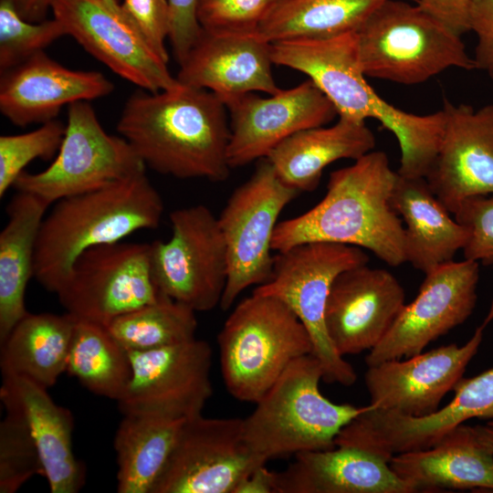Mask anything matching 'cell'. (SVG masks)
Wrapping results in <instances>:
<instances>
[{"mask_svg":"<svg viewBox=\"0 0 493 493\" xmlns=\"http://www.w3.org/2000/svg\"><path fill=\"white\" fill-rule=\"evenodd\" d=\"M185 419L126 414L114 436L119 493H152Z\"/></svg>","mask_w":493,"mask_h":493,"instance_id":"obj_31","label":"cell"},{"mask_svg":"<svg viewBox=\"0 0 493 493\" xmlns=\"http://www.w3.org/2000/svg\"><path fill=\"white\" fill-rule=\"evenodd\" d=\"M231 114L227 159L231 168L266 158L280 142L330 122L338 111L310 80L268 97L246 94L226 106Z\"/></svg>","mask_w":493,"mask_h":493,"instance_id":"obj_19","label":"cell"},{"mask_svg":"<svg viewBox=\"0 0 493 493\" xmlns=\"http://www.w3.org/2000/svg\"><path fill=\"white\" fill-rule=\"evenodd\" d=\"M445 129L425 179L453 215L468 197L493 194V104L475 110L445 100Z\"/></svg>","mask_w":493,"mask_h":493,"instance_id":"obj_21","label":"cell"},{"mask_svg":"<svg viewBox=\"0 0 493 493\" xmlns=\"http://www.w3.org/2000/svg\"><path fill=\"white\" fill-rule=\"evenodd\" d=\"M225 385L236 399L256 404L297 359L311 354L309 334L280 299L252 292L217 335Z\"/></svg>","mask_w":493,"mask_h":493,"instance_id":"obj_6","label":"cell"},{"mask_svg":"<svg viewBox=\"0 0 493 493\" xmlns=\"http://www.w3.org/2000/svg\"><path fill=\"white\" fill-rule=\"evenodd\" d=\"M270 43L257 33L211 34L202 31L175 77L184 86L204 89L226 106L257 91L280 90L272 71Z\"/></svg>","mask_w":493,"mask_h":493,"instance_id":"obj_22","label":"cell"},{"mask_svg":"<svg viewBox=\"0 0 493 493\" xmlns=\"http://www.w3.org/2000/svg\"><path fill=\"white\" fill-rule=\"evenodd\" d=\"M277 472V493H413L389 462L353 446L300 452Z\"/></svg>","mask_w":493,"mask_h":493,"instance_id":"obj_25","label":"cell"},{"mask_svg":"<svg viewBox=\"0 0 493 493\" xmlns=\"http://www.w3.org/2000/svg\"><path fill=\"white\" fill-rule=\"evenodd\" d=\"M113 89L102 73L68 68L41 51L1 72L0 110L16 126L43 124L65 105L100 99Z\"/></svg>","mask_w":493,"mask_h":493,"instance_id":"obj_23","label":"cell"},{"mask_svg":"<svg viewBox=\"0 0 493 493\" xmlns=\"http://www.w3.org/2000/svg\"><path fill=\"white\" fill-rule=\"evenodd\" d=\"M488 424L493 425V420L488 421Z\"/></svg>","mask_w":493,"mask_h":493,"instance_id":"obj_47","label":"cell"},{"mask_svg":"<svg viewBox=\"0 0 493 493\" xmlns=\"http://www.w3.org/2000/svg\"><path fill=\"white\" fill-rule=\"evenodd\" d=\"M51 11L67 35L110 70L143 90L159 92L182 85L117 0H54Z\"/></svg>","mask_w":493,"mask_h":493,"instance_id":"obj_15","label":"cell"},{"mask_svg":"<svg viewBox=\"0 0 493 493\" xmlns=\"http://www.w3.org/2000/svg\"><path fill=\"white\" fill-rule=\"evenodd\" d=\"M170 12L169 41L179 64L202 34L198 21L199 0H167Z\"/></svg>","mask_w":493,"mask_h":493,"instance_id":"obj_41","label":"cell"},{"mask_svg":"<svg viewBox=\"0 0 493 493\" xmlns=\"http://www.w3.org/2000/svg\"><path fill=\"white\" fill-rule=\"evenodd\" d=\"M375 138L365 121L339 116L331 126L300 131L280 142L266 159L278 178L299 193L320 184L323 170L338 160H357L373 150Z\"/></svg>","mask_w":493,"mask_h":493,"instance_id":"obj_28","label":"cell"},{"mask_svg":"<svg viewBox=\"0 0 493 493\" xmlns=\"http://www.w3.org/2000/svg\"><path fill=\"white\" fill-rule=\"evenodd\" d=\"M49 205L25 192H17L7 205V222L0 233V342L28 313L26 290L34 274L37 241Z\"/></svg>","mask_w":493,"mask_h":493,"instance_id":"obj_29","label":"cell"},{"mask_svg":"<svg viewBox=\"0 0 493 493\" xmlns=\"http://www.w3.org/2000/svg\"><path fill=\"white\" fill-rule=\"evenodd\" d=\"M355 33L366 77L417 85L450 68L475 69L461 36L412 1H385Z\"/></svg>","mask_w":493,"mask_h":493,"instance_id":"obj_7","label":"cell"},{"mask_svg":"<svg viewBox=\"0 0 493 493\" xmlns=\"http://www.w3.org/2000/svg\"><path fill=\"white\" fill-rule=\"evenodd\" d=\"M299 194L278 178L266 158L231 194L217 217L228 260L227 281L220 302L222 309H228L247 288L269 279L277 220Z\"/></svg>","mask_w":493,"mask_h":493,"instance_id":"obj_11","label":"cell"},{"mask_svg":"<svg viewBox=\"0 0 493 493\" xmlns=\"http://www.w3.org/2000/svg\"><path fill=\"white\" fill-rule=\"evenodd\" d=\"M391 205L404 223L405 261L424 273L454 260L467 233L450 216L425 177L397 173Z\"/></svg>","mask_w":493,"mask_h":493,"instance_id":"obj_27","label":"cell"},{"mask_svg":"<svg viewBox=\"0 0 493 493\" xmlns=\"http://www.w3.org/2000/svg\"><path fill=\"white\" fill-rule=\"evenodd\" d=\"M362 248L329 242H309L278 252L267 281L254 293L283 301L307 329L323 381L352 385L357 374L335 350L325 326V309L331 284L342 271L367 264Z\"/></svg>","mask_w":493,"mask_h":493,"instance_id":"obj_8","label":"cell"},{"mask_svg":"<svg viewBox=\"0 0 493 493\" xmlns=\"http://www.w3.org/2000/svg\"><path fill=\"white\" fill-rule=\"evenodd\" d=\"M404 290L388 270L365 265L341 272L325 309L329 338L342 357L372 350L405 305Z\"/></svg>","mask_w":493,"mask_h":493,"instance_id":"obj_20","label":"cell"},{"mask_svg":"<svg viewBox=\"0 0 493 493\" xmlns=\"http://www.w3.org/2000/svg\"><path fill=\"white\" fill-rule=\"evenodd\" d=\"M163 212L145 172L56 202L39 230L33 278L57 293L83 252L158 227Z\"/></svg>","mask_w":493,"mask_h":493,"instance_id":"obj_4","label":"cell"},{"mask_svg":"<svg viewBox=\"0 0 493 493\" xmlns=\"http://www.w3.org/2000/svg\"><path fill=\"white\" fill-rule=\"evenodd\" d=\"M66 132V125L52 120L29 132L0 137V197L13 186L24 168L35 159H51Z\"/></svg>","mask_w":493,"mask_h":493,"instance_id":"obj_37","label":"cell"},{"mask_svg":"<svg viewBox=\"0 0 493 493\" xmlns=\"http://www.w3.org/2000/svg\"><path fill=\"white\" fill-rule=\"evenodd\" d=\"M453 215L467 233L464 258L493 267V194L467 198Z\"/></svg>","mask_w":493,"mask_h":493,"instance_id":"obj_39","label":"cell"},{"mask_svg":"<svg viewBox=\"0 0 493 493\" xmlns=\"http://www.w3.org/2000/svg\"><path fill=\"white\" fill-rule=\"evenodd\" d=\"M387 0H279L257 34L274 43L355 32ZM416 2V0H408Z\"/></svg>","mask_w":493,"mask_h":493,"instance_id":"obj_32","label":"cell"},{"mask_svg":"<svg viewBox=\"0 0 493 493\" xmlns=\"http://www.w3.org/2000/svg\"><path fill=\"white\" fill-rule=\"evenodd\" d=\"M123 11L140 30L157 56L168 63L165 41L170 32L167 0H122Z\"/></svg>","mask_w":493,"mask_h":493,"instance_id":"obj_40","label":"cell"},{"mask_svg":"<svg viewBox=\"0 0 493 493\" xmlns=\"http://www.w3.org/2000/svg\"><path fill=\"white\" fill-rule=\"evenodd\" d=\"M473 429L480 444L493 455V425H477Z\"/></svg>","mask_w":493,"mask_h":493,"instance_id":"obj_46","label":"cell"},{"mask_svg":"<svg viewBox=\"0 0 493 493\" xmlns=\"http://www.w3.org/2000/svg\"><path fill=\"white\" fill-rule=\"evenodd\" d=\"M472 0H416L425 12L462 36L470 31L469 10Z\"/></svg>","mask_w":493,"mask_h":493,"instance_id":"obj_43","label":"cell"},{"mask_svg":"<svg viewBox=\"0 0 493 493\" xmlns=\"http://www.w3.org/2000/svg\"><path fill=\"white\" fill-rule=\"evenodd\" d=\"M171 237L151 243V269L159 292L208 311L220 305L228 276L226 246L217 217L204 205L170 214Z\"/></svg>","mask_w":493,"mask_h":493,"instance_id":"obj_10","label":"cell"},{"mask_svg":"<svg viewBox=\"0 0 493 493\" xmlns=\"http://www.w3.org/2000/svg\"><path fill=\"white\" fill-rule=\"evenodd\" d=\"M5 412L0 424V493H15L32 477H44V470L23 418L11 409Z\"/></svg>","mask_w":493,"mask_h":493,"instance_id":"obj_36","label":"cell"},{"mask_svg":"<svg viewBox=\"0 0 493 493\" xmlns=\"http://www.w3.org/2000/svg\"><path fill=\"white\" fill-rule=\"evenodd\" d=\"M453 400L421 416L371 407L341 429L335 446H353L387 462L398 454L425 449L471 418L493 420V368L461 379Z\"/></svg>","mask_w":493,"mask_h":493,"instance_id":"obj_14","label":"cell"},{"mask_svg":"<svg viewBox=\"0 0 493 493\" xmlns=\"http://www.w3.org/2000/svg\"><path fill=\"white\" fill-rule=\"evenodd\" d=\"M0 398L16 412L37 445L51 493H77L85 483V467L72 449L74 418L57 404L47 389L17 376H3Z\"/></svg>","mask_w":493,"mask_h":493,"instance_id":"obj_24","label":"cell"},{"mask_svg":"<svg viewBox=\"0 0 493 493\" xmlns=\"http://www.w3.org/2000/svg\"><path fill=\"white\" fill-rule=\"evenodd\" d=\"M323 371L311 354L294 361L243 418V435L260 462L330 449L339 433L371 405L335 404L320 390Z\"/></svg>","mask_w":493,"mask_h":493,"instance_id":"obj_5","label":"cell"},{"mask_svg":"<svg viewBox=\"0 0 493 493\" xmlns=\"http://www.w3.org/2000/svg\"><path fill=\"white\" fill-rule=\"evenodd\" d=\"M397 172L388 156L371 151L330 174L324 197L298 216L278 223L272 249L309 242L366 248L391 267L405 261L403 221L391 205Z\"/></svg>","mask_w":493,"mask_h":493,"instance_id":"obj_3","label":"cell"},{"mask_svg":"<svg viewBox=\"0 0 493 493\" xmlns=\"http://www.w3.org/2000/svg\"><path fill=\"white\" fill-rule=\"evenodd\" d=\"M11 2L24 19L41 22L47 19L54 0H11Z\"/></svg>","mask_w":493,"mask_h":493,"instance_id":"obj_45","label":"cell"},{"mask_svg":"<svg viewBox=\"0 0 493 493\" xmlns=\"http://www.w3.org/2000/svg\"><path fill=\"white\" fill-rule=\"evenodd\" d=\"M76 319L68 313H27L0 342L3 376L26 378L48 389L67 372Z\"/></svg>","mask_w":493,"mask_h":493,"instance_id":"obj_30","label":"cell"},{"mask_svg":"<svg viewBox=\"0 0 493 493\" xmlns=\"http://www.w3.org/2000/svg\"><path fill=\"white\" fill-rule=\"evenodd\" d=\"M277 1H279V0H277Z\"/></svg>","mask_w":493,"mask_h":493,"instance_id":"obj_48","label":"cell"},{"mask_svg":"<svg viewBox=\"0 0 493 493\" xmlns=\"http://www.w3.org/2000/svg\"><path fill=\"white\" fill-rule=\"evenodd\" d=\"M234 493H277V472L266 464L255 467L236 488Z\"/></svg>","mask_w":493,"mask_h":493,"instance_id":"obj_44","label":"cell"},{"mask_svg":"<svg viewBox=\"0 0 493 493\" xmlns=\"http://www.w3.org/2000/svg\"><path fill=\"white\" fill-rule=\"evenodd\" d=\"M260 463L247 448L243 418L185 419L152 493H234Z\"/></svg>","mask_w":493,"mask_h":493,"instance_id":"obj_16","label":"cell"},{"mask_svg":"<svg viewBox=\"0 0 493 493\" xmlns=\"http://www.w3.org/2000/svg\"><path fill=\"white\" fill-rule=\"evenodd\" d=\"M469 29L477 36L475 69L485 71L493 80V0H472Z\"/></svg>","mask_w":493,"mask_h":493,"instance_id":"obj_42","label":"cell"},{"mask_svg":"<svg viewBox=\"0 0 493 493\" xmlns=\"http://www.w3.org/2000/svg\"><path fill=\"white\" fill-rule=\"evenodd\" d=\"M66 35L58 19L30 22L19 15L11 0H0V71L21 64Z\"/></svg>","mask_w":493,"mask_h":493,"instance_id":"obj_35","label":"cell"},{"mask_svg":"<svg viewBox=\"0 0 493 493\" xmlns=\"http://www.w3.org/2000/svg\"><path fill=\"white\" fill-rule=\"evenodd\" d=\"M67 372L89 392L117 402L131 380V364L128 351L104 325L76 319Z\"/></svg>","mask_w":493,"mask_h":493,"instance_id":"obj_33","label":"cell"},{"mask_svg":"<svg viewBox=\"0 0 493 493\" xmlns=\"http://www.w3.org/2000/svg\"><path fill=\"white\" fill-rule=\"evenodd\" d=\"M270 55L273 64L306 74L331 101L338 116L373 119L392 132L401 152L398 174L426 176L442 142L444 111L417 115L380 97L362 68L355 32L270 43Z\"/></svg>","mask_w":493,"mask_h":493,"instance_id":"obj_2","label":"cell"},{"mask_svg":"<svg viewBox=\"0 0 493 493\" xmlns=\"http://www.w3.org/2000/svg\"><path fill=\"white\" fill-rule=\"evenodd\" d=\"M77 320L108 324L159 297L151 244L117 242L91 247L73 263L56 293Z\"/></svg>","mask_w":493,"mask_h":493,"instance_id":"obj_12","label":"cell"},{"mask_svg":"<svg viewBox=\"0 0 493 493\" xmlns=\"http://www.w3.org/2000/svg\"><path fill=\"white\" fill-rule=\"evenodd\" d=\"M389 465L413 491L493 490V455L473 426L460 425L431 447L393 456Z\"/></svg>","mask_w":493,"mask_h":493,"instance_id":"obj_26","label":"cell"},{"mask_svg":"<svg viewBox=\"0 0 493 493\" xmlns=\"http://www.w3.org/2000/svg\"><path fill=\"white\" fill-rule=\"evenodd\" d=\"M277 0H199L197 16L205 32L255 34Z\"/></svg>","mask_w":493,"mask_h":493,"instance_id":"obj_38","label":"cell"},{"mask_svg":"<svg viewBox=\"0 0 493 493\" xmlns=\"http://www.w3.org/2000/svg\"><path fill=\"white\" fill-rule=\"evenodd\" d=\"M425 275L415 299L404 306L382 341L366 355L367 367L422 352L472 314L477 299V262L452 260Z\"/></svg>","mask_w":493,"mask_h":493,"instance_id":"obj_17","label":"cell"},{"mask_svg":"<svg viewBox=\"0 0 493 493\" xmlns=\"http://www.w3.org/2000/svg\"><path fill=\"white\" fill-rule=\"evenodd\" d=\"M146 166L122 137L109 134L86 100L68 107L66 132L52 163L44 171L22 172L14 187L49 205L145 172Z\"/></svg>","mask_w":493,"mask_h":493,"instance_id":"obj_9","label":"cell"},{"mask_svg":"<svg viewBox=\"0 0 493 493\" xmlns=\"http://www.w3.org/2000/svg\"><path fill=\"white\" fill-rule=\"evenodd\" d=\"M131 377L117 401L126 414H157L177 419L202 414L213 393L212 348L196 338L142 351H128Z\"/></svg>","mask_w":493,"mask_h":493,"instance_id":"obj_13","label":"cell"},{"mask_svg":"<svg viewBox=\"0 0 493 493\" xmlns=\"http://www.w3.org/2000/svg\"><path fill=\"white\" fill-rule=\"evenodd\" d=\"M227 108L207 89L181 85L142 90L126 101L117 131L146 167L180 179L226 181L230 173Z\"/></svg>","mask_w":493,"mask_h":493,"instance_id":"obj_1","label":"cell"},{"mask_svg":"<svg viewBox=\"0 0 493 493\" xmlns=\"http://www.w3.org/2000/svg\"><path fill=\"white\" fill-rule=\"evenodd\" d=\"M493 320V302L483 322L463 345H444L426 352L368 366L364 382L372 408L421 416L435 412L462 379L477 353L487 326Z\"/></svg>","mask_w":493,"mask_h":493,"instance_id":"obj_18","label":"cell"},{"mask_svg":"<svg viewBox=\"0 0 493 493\" xmlns=\"http://www.w3.org/2000/svg\"><path fill=\"white\" fill-rule=\"evenodd\" d=\"M195 312L160 292L155 301L121 315L104 326L126 351H142L194 339Z\"/></svg>","mask_w":493,"mask_h":493,"instance_id":"obj_34","label":"cell"}]
</instances>
